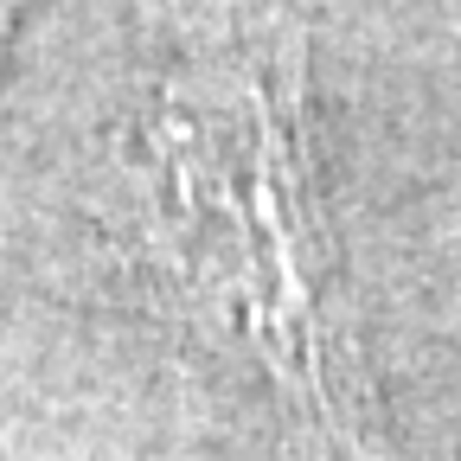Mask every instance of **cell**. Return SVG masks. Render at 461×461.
Returning a JSON list of instances; mask_svg holds the SVG:
<instances>
[{
    "label": "cell",
    "mask_w": 461,
    "mask_h": 461,
    "mask_svg": "<svg viewBox=\"0 0 461 461\" xmlns=\"http://www.w3.org/2000/svg\"><path fill=\"white\" fill-rule=\"evenodd\" d=\"M148 154L167 186L160 244L173 263L257 339L276 378L308 397L327 442L372 461L321 346V244L295 26H269L250 51H230L205 77H173Z\"/></svg>",
    "instance_id": "6da1fadb"
}]
</instances>
